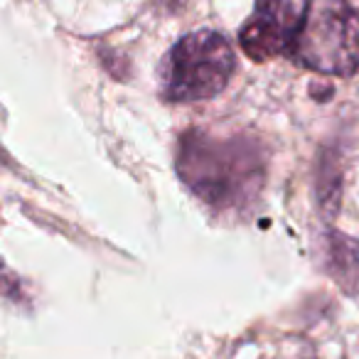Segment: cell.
I'll return each instance as SVG.
<instances>
[{
    "instance_id": "cell-4",
    "label": "cell",
    "mask_w": 359,
    "mask_h": 359,
    "mask_svg": "<svg viewBox=\"0 0 359 359\" xmlns=\"http://www.w3.org/2000/svg\"><path fill=\"white\" fill-rule=\"evenodd\" d=\"M323 254L327 276L342 293L359 303V241L339 231H327Z\"/></svg>"
},
{
    "instance_id": "cell-6",
    "label": "cell",
    "mask_w": 359,
    "mask_h": 359,
    "mask_svg": "<svg viewBox=\"0 0 359 359\" xmlns=\"http://www.w3.org/2000/svg\"><path fill=\"white\" fill-rule=\"evenodd\" d=\"M0 300H6V303H20L22 300L20 280L3 266H0Z\"/></svg>"
},
{
    "instance_id": "cell-3",
    "label": "cell",
    "mask_w": 359,
    "mask_h": 359,
    "mask_svg": "<svg viewBox=\"0 0 359 359\" xmlns=\"http://www.w3.org/2000/svg\"><path fill=\"white\" fill-rule=\"evenodd\" d=\"M234 72V47L222 32H190L180 37L160 62V99L168 104H195L215 99L229 86Z\"/></svg>"
},
{
    "instance_id": "cell-2",
    "label": "cell",
    "mask_w": 359,
    "mask_h": 359,
    "mask_svg": "<svg viewBox=\"0 0 359 359\" xmlns=\"http://www.w3.org/2000/svg\"><path fill=\"white\" fill-rule=\"evenodd\" d=\"M285 60L327 76L359 72L357 0H300Z\"/></svg>"
},
{
    "instance_id": "cell-5",
    "label": "cell",
    "mask_w": 359,
    "mask_h": 359,
    "mask_svg": "<svg viewBox=\"0 0 359 359\" xmlns=\"http://www.w3.org/2000/svg\"><path fill=\"white\" fill-rule=\"evenodd\" d=\"M339 185H342V175H339L337 155L330 150H320V165H318V192L320 205L334 215L339 200Z\"/></svg>"
},
{
    "instance_id": "cell-1",
    "label": "cell",
    "mask_w": 359,
    "mask_h": 359,
    "mask_svg": "<svg viewBox=\"0 0 359 359\" xmlns=\"http://www.w3.org/2000/svg\"><path fill=\"white\" fill-rule=\"evenodd\" d=\"M180 180L215 212H244L264 192L269 155L256 135L187 128L175 155Z\"/></svg>"
},
{
    "instance_id": "cell-7",
    "label": "cell",
    "mask_w": 359,
    "mask_h": 359,
    "mask_svg": "<svg viewBox=\"0 0 359 359\" xmlns=\"http://www.w3.org/2000/svg\"><path fill=\"white\" fill-rule=\"evenodd\" d=\"M3 160H6V155H3V150H0V163H3Z\"/></svg>"
}]
</instances>
